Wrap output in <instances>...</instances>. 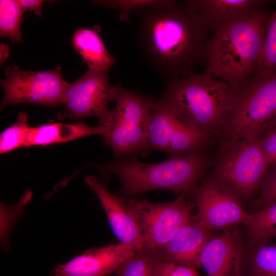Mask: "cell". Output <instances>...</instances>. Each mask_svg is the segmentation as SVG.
Wrapping results in <instances>:
<instances>
[{
    "label": "cell",
    "instance_id": "obj_22",
    "mask_svg": "<svg viewBox=\"0 0 276 276\" xmlns=\"http://www.w3.org/2000/svg\"><path fill=\"white\" fill-rule=\"evenodd\" d=\"M25 11L16 1H0V35L15 43L22 42L20 25Z\"/></svg>",
    "mask_w": 276,
    "mask_h": 276
},
{
    "label": "cell",
    "instance_id": "obj_23",
    "mask_svg": "<svg viewBox=\"0 0 276 276\" xmlns=\"http://www.w3.org/2000/svg\"><path fill=\"white\" fill-rule=\"evenodd\" d=\"M160 261L151 251L141 250L126 260L114 273L117 276H156Z\"/></svg>",
    "mask_w": 276,
    "mask_h": 276
},
{
    "label": "cell",
    "instance_id": "obj_26",
    "mask_svg": "<svg viewBox=\"0 0 276 276\" xmlns=\"http://www.w3.org/2000/svg\"><path fill=\"white\" fill-rule=\"evenodd\" d=\"M165 0H101L93 1L96 4L109 9H116L120 12L119 18L122 21L130 22V14L140 9L162 4Z\"/></svg>",
    "mask_w": 276,
    "mask_h": 276
},
{
    "label": "cell",
    "instance_id": "obj_18",
    "mask_svg": "<svg viewBox=\"0 0 276 276\" xmlns=\"http://www.w3.org/2000/svg\"><path fill=\"white\" fill-rule=\"evenodd\" d=\"M102 125L92 127L83 122L75 124L52 123L31 127L25 144L26 147L64 143L94 134L103 135Z\"/></svg>",
    "mask_w": 276,
    "mask_h": 276
},
{
    "label": "cell",
    "instance_id": "obj_12",
    "mask_svg": "<svg viewBox=\"0 0 276 276\" xmlns=\"http://www.w3.org/2000/svg\"><path fill=\"white\" fill-rule=\"evenodd\" d=\"M211 136L177 120L156 101L147 129L149 152L160 150L169 158L204 151Z\"/></svg>",
    "mask_w": 276,
    "mask_h": 276
},
{
    "label": "cell",
    "instance_id": "obj_28",
    "mask_svg": "<svg viewBox=\"0 0 276 276\" xmlns=\"http://www.w3.org/2000/svg\"><path fill=\"white\" fill-rule=\"evenodd\" d=\"M260 136L261 146L269 166L276 165V126L266 127Z\"/></svg>",
    "mask_w": 276,
    "mask_h": 276
},
{
    "label": "cell",
    "instance_id": "obj_27",
    "mask_svg": "<svg viewBox=\"0 0 276 276\" xmlns=\"http://www.w3.org/2000/svg\"><path fill=\"white\" fill-rule=\"evenodd\" d=\"M274 200H276V165L269 166L258 195L253 202L251 210L254 212Z\"/></svg>",
    "mask_w": 276,
    "mask_h": 276
},
{
    "label": "cell",
    "instance_id": "obj_29",
    "mask_svg": "<svg viewBox=\"0 0 276 276\" xmlns=\"http://www.w3.org/2000/svg\"><path fill=\"white\" fill-rule=\"evenodd\" d=\"M156 276H199L196 268L161 261Z\"/></svg>",
    "mask_w": 276,
    "mask_h": 276
},
{
    "label": "cell",
    "instance_id": "obj_2",
    "mask_svg": "<svg viewBox=\"0 0 276 276\" xmlns=\"http://www.w3.org/2000/svg\"><path fill=\"white\" fill-rule=\"evenodd\" d=\"M271 15L264 7L215 28L206 44L205 72L235 89L255 77Z\"/></svg>",
    "mask_w": 276,
    "mask_h": 276
},
{
    "label": "cell",
    "instance_id": "obj_14",
    "mask_svg": "<svg viewBox=\"0 0 276 276\" xmlns=\"http://www.w3.org/2000/svg\"><path fill=\"white\" fill-rule=\"evenodd\" d=\"M137 251L131 245L120 242L90 249L68 262L57 266L53 276H105L117 269Z\"/></svg>",
    "mask_w": 276,
    "mask_h": 276
},
{
    "label": "cell",
    "instance_id": "obj_30",
    "mask_svg": "<svg viewBox=\"0 0 276 276\" xmlns=\"http://www.w3.org/2000/svg\"><path fill=\"white\" fill-rule=\"evenodd\" d=\"M17 3L25 11L29 10L33 11L38 17L42 15L43 1L41 0H16Z\"/></svg>",
    "mask_w": 276,
    "mask_h": 276
},
{
    "label": "cell",
    "instance_id": "obj_9",
    "mask_svg": "<svg viewBox=\"0 0 276 276\" xmlns=\"http://www.w3.org/2000/svg\"><path fill=\"white\" fill-rule=\"evenodd\" d=\"M1 81L4 96L1 109L19 103H35L50 107L64 104L68 85L60 66L46 71H27L13 64L5 68Z\"/></svg>",
    "mask_w": 276,
    "mask_h": 276
},
{
    "label": "cell",
    "instance_id": "obj_7",
    "mask_svg": "<svg viewBox=\"0 0 276 276\" xmlns=\"http://www.w3.org/2000/svg\"><path fill=\"white\" fill-rule=\"evenodd\" d=\"M276 114V73L255 76L235 89L234 107L224 129L228 141L256 136Z\"/></svg>",
    "mask_w": 276,
    "mask_h": 276
},
{
    "label": "cell",
    "instance_id": "obj_4",
    "mask_svg": "<svg viewBox=\"0 0 276 276\" xmlns=\"http://www.w3.org/2000/svg\"><path fill=\"white\" fill-rule=\"evenodd\" d=\"M210 164L204 151L157 163H145L134 157L118 158L97 166L100 171L116 175L121 192L135 196L149 191L164 189L178 196L192 194Z\"/></svg>",
    "mask_w": 276,
    "mask_h": 276
},
{
    "label": "cell",
    "instance_id": "obj_8",
    "mask_svg": "<svg viewBox=\"0 0 276 276\" xmlns=\"http://www.w3.org/2000/svg\"><path fill=\"white\" fill-rule=\"evenodd\" d=\"M125 202L140 233L141 250L145 251L153 250L168 242L192 218L195 205L182 196L165 203H153L139 198Z\"/></svg>",
    "mask_w": 276,
    "mask_h": 276
},
{
    "label": "cell",
    "instance_id": "obj_5",
    "mask_svg": "<svg viewBox=\"0 0 276 276\" xmlns=\"http://www.w3.org/2000/svg\"><path fill=\"white\" fill-rule=\"evenodd\" d=\"M117 85L115 107L99 124L105 128L102 136L116 159L146 155L150 152L147 129L155 99Z\"/></svg>",
    "mask_w": 276,
    "mask_h": 276
},
{
    "label": "cell",
    "instance_id": "obj_25",
    "mask_svg": "<svg viewBox=\"0 0 276 276\" xmlns=\"http://www.w3.org/2000/svg\"><path fill=\"white\" fill-rule=\"evenodd\" d=\"M276 4V2H275ZM276 73V5L268 25L263 50L255 76Z\"/></svg>",
    "mask_w": 276,
    "mask_h": 276
},
{
    "label": "cell",
    "instance_id": "obj_15",
    "mask_svg": "<svg viewBox=\"0 0 276 276\" xmlns=\"http://www.w3.org/2000/svg\"><path fill=\"white\" fill-rule=\"evenodd\" d=\"M213 236V232L192 216L168 242L150 251L163 262L199 268L200 252Z\"/></svg>",
    "mask_w": 276,
    "mask_h": 276
},
{
    "label": "cell",
    "instance_id": "obj_13",
    "mask_svg": "<svg viewBox=\"0 0 276 276\" xmlns=\"http://www.w3.org/2000/svg\"><path fill=\"white\" fill-rule=\"evenodd\" d=\"M245 245L240 225L222 231L219 235H214L202 248L199 257L200 266L206 276H239Z\"/></svg>",
    "mask_w": 276,
    "mask_h": 276
},
{
    "label": "cell",
    "instance_id": "obj_10",
    "mask_svg": "<svg viewBox=\"0 0 276 276\" xmlns=\"http://www.w3.org/2000/svg\"><path fill=\"white\" fill-rule=\"evenodd\" d=\"M117 94V85L110 83L108 71L88 68L80 78L68 83L65 109L59 113L57 119L80 122L85 118L95 117L101 123L108 114V105L115 101Z\"/></svg>",
    "mask_w": 276,
    "mask_h": 276
},
{
    "label": "cell",
    "instance_id": "obj_11",
    "mask_svg": "<svg viewBox=\"0 0 276 276\" xmlns=\"http://www.w3.org/2000/svg\"><path fill=\"white\" fill-rule=\"evenodd\" d=\"M192 195L197 209L196 218L212 232L243 225L249 216L237 195L211 177L199 182Z\"/></svg>",
    "mask_w": 276,
    "mask_h": 276
},
{
    "label": "cell",
    "instance_id": "obj_19",
    "mask_svg": "<svg viewBox=\"0 0 276 276\" xmlns=\"http://www.w3.org/2000/svg\"><path fill=\"white\" fill-rule=\"evenodd\" d=\"M100 28H81L73 34V45L89 68L108 71L116 59L107 50L100 35Z\"/></svg>",
    "mask_w": 276,
    "mask_h": 276
},
{
    "label": "cell",
    "instance_id": "obj_31",
    "mask_svg": "<svg viewBox=\"0 0 276 276\" xmlns=\"http://www.w3.org/2000/svg\"><path fill=\"white\" fill-rule=\"evenodd\" d=\"M272 126H276V114L268 122L264 128L267 127Z\"/></svg>",
    "mask_w": 276,
    "mask_h": 276
},
{
    "label": "cell",
    "instance_id": "obj_17",
    "mask_svg": "<svg viewBox=\"0 0 276 276\" xmlns=\"http://www.w3.org/2000/svg\"><path fill=\"white\" fill-rule=\"evenodd\" d=\"M208 29L213 30L266 7L265 0H188Z\"/></svg>",
    "mask_w": 276,
    "mask_h": 276
},
{
    "label": "cell",
    "instance_id": "obj_1",
    "mask_svg": "<svg viewBox=\"0 0 276 276\" xmlns=\"http://www.w3.org/2000/svg\"><path fill=\"white\" fill-rule=\"evenodd\" d=\"M137 41L148 63L167 81L187 76L205 61L209 30L187 2L165 0L135 12Z\"/></svg>",
    "mask_w": 276,
    "mask_h": 276
},
{
    "label": "cell",
    "instance_id": "obj_6",
    "mask_svg": "<svg viewBox=\"0 0 276 276\" xmlns=\"http://www.w3.org/2000/svg\"><path fill=\"white\" fill-rule=\"evenodd\" d=\"M269 166L259 134L251 138L227 141L210 177L233 192L242 202L259 192Z\"/></svg>",
    "mask_w": 276,
    "mask_h": 276
},
{
    "label": "cell",
    "instance_id": "obj_20",
    "mask_svg": "<svg viewBox=\"0 0 276 276\" xmlns=\"http://www.w3.org/2000/svg\"><path fill=\"white\" fill-rule=\"evenodd\" d=\"M239 276H276V242L245 245Z\"/></svg>",
    "mask_w": 276,
    "mask_h": 276
},
{
    "label": "cell",
    "instance_id": "obj_24",
    "mask_svg": "<svg viewBox=\"0 0 276 276\" xmlns=\"http://www.w3.org/2000/svg\"><path fill=\"white\" fill-rule=\"evenodd\" d=\"M30 128L27 114L25 112H20L16 122L1 133V154L25 147Z\"/></svg>",
    "mask_w": 276,
    "mask_h": 276
},
{
    "label": "cell",
    "instance_id": "obj_16",
    "mask_svg": "<svg viewBox=\"0 0 276 276\" xmlns=\"http://www.w3.org/2000/svg\"><path fill=\"white\" fill-rule=\"evenodd\" d=\"M84 181L100 201L111 229L120 242L132 246L137 252L141 251L142 244L140 233L125 201L110 192L94 175L86 176Z\"/></svg>",
    "mask_w": 276,
    "mask_h": 276
},
{
    "label": "cell",
    "instance_id": "obj_3",
    "mask_svg": "<svg viewBox=\"0 0 276 276\" xmlns=\"http://www.w3.org/2000/svg\"><path fill=\"white\" fill-rule=\"evenodd\" d=\"M235 89L205 72L167 81L158 104L174 119L212 137L224 131Z\"/></svg>",
    "mask_w": 276,
    "mask_h": 276
},
{
    "label": "cell",
    "instance_id": "obj_21",
    "mask_svg": "<svg viewBox=\"0 0 276 276\" xmlns=\"http://www.w3.org/2000/svg\"><path fill=\"white\" fill-rule=\"evenodd\" d=\"M244 237L246 244L256 245L267 243L276 238V200L250 213L246 222Z\"/></svg>",
    "mask_w": 276,
    "mask_h": 276
}]
</instances>
